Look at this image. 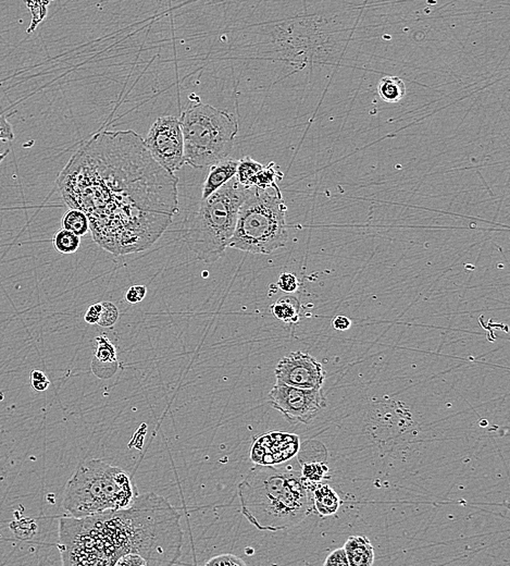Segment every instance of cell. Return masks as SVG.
Segmentation results:
<instances>
[{"mask_svg": "<svg viewBox=\"0 0 510 566\" xmlns=\"http://www.w3.org/2000/svg\"><path fill=\"white\" fill-rule=\"evenodd\" d=\"M348 564L352 566H371L374 564V549L365 536H352L345 543Z\"/></svg>", "mask_w": 510, "mask_h": 566, "instance_id": "obj_13", "label": "cell"}, {"mask_svg": "<svg viewBox=\"0 0 510 566\" xmlns=\"http://www.w3.org/2000/svg\"><path fill=\"white\" fill-rule=\"evenodd\" d=\"M313 511L318 512L322 517H330L339 511L342 500L337 491L329 485L316 484L313 491Z\"/></svg>", "mask_w": 510, "mask_h": 566, "instance_id": "obj_14", "label": "cell"}, {"mask_svg": "<svg viewBox=\"0 0 510 566\" xmlns=\"http://www.w3.org/2000/svg\"><path fill=\"white\" fill-rule=\"evenodd\" d=\"M96 357L101 363H112L117 361V350L108 338L100 335L96 338Z\"/></svg>", "mask_w": 510, "mask_h": 566, "instance_id": "obj_22", "label": "cell"}, {"mask_svg": "<svg viewBox=\"0 0 510 566\" xmlns=\"http://www.w3.org/2000/svg\"><path fill=\"white\" fill-rule=\"evenodd\" d=\"M282 179H283V174L280 170L279 166L276 163H270L268 166H263L260 172L256 174L252 187H258L261 190L274 189L276 191H281L278 183Z\"/></svg>", "mask_w": 510, "mask_h": 566, "instance_id": "obj_18", "label": "cell"}, {"mask_svg": "<svg viewBox=\"0 0 510 566\" xmlns=\"http://www.w3.org/2000/svg\"><path fill=\"white\" fill-rule=\"evenodd\" d=\"M182 547L181 515L154 493L138 495L122 510L59 519L58 549L66 566L114 565L129 553L143 556L148 566L173 565Z\"/></svg>", "mask_w": 510, "mask_h": 566, "instance_id": "obj_2", "label": "cell"}, {"mask_svg": "<svg viewBox=\"0 0 510 566\" xmlns=\"http://www.w3.org/2000/svg\"><path fill=\"white\" fill-rule=\"evenodd\" d=\"M237 165H239V161L226 158L209 167V174L204 183L202 200L210 196L212 193L223 187L226 182L234 178L236 174Z\"/></svg>", "mask_w": 510, "mask_h": 566, "instance_id": "obj_12", "label": "cell"}, {"mask_svg": "<svg viewBox=\"0 0 510 566\" xmlns=\"http://www.w3.org/2000/svg\"><path fill=\"white\" fill-rule=\"evenodd\" d=\"M14 139V128L10 122L7 120L5 115L0 116V141H12ZM9 150H5V153L0 154V163L5 159Z\"/></svg>", "mask_w": 510, "mask_h": 566, "instance_id": "obj_26", "label": "cell"}, {"mask_svg": "<svg viewBox=\"0 0 510 566\" xmlns=\"http://www.w3.org/2000/svg\"><path fill=\"white\" fill-rule=\"evenodd\" d=\"M53 244L59 253L68 255V254L75 253L79 250L81 240H80V237L74 235L71 231L61 229L53 235Z\"/></svg>", "mask_w": 510, "mask_h": 566, "instance_id": "obj_20", "label": "cell"}, {"mask_svg": "<svg viewBox=\"0 0 510 566\" xmlns=\"http://www.w3.org/2000/svg\"><path fill=\"white\" fill-rule=\"evenodd\" d=\"M119 309L111 302H101V314L98 324L104 328H109L118 322Z\"/></svg>", "mask_w": 510, "mask_h": 566, "instance_id": "obj_23", "label": "cell"}, {"mask_svg": "<svg viewBox=\"0 0 510 566\" xmlns=\"http://www.w3.org/2000/svg\"><path fill=\"white\" fill-rule=\"evenodd\" d=\"M263 168V163L254 161L250 156H246L244 158L239 161L235 177H236L239 185H242L246 189H250L253 185L254 178L256 177V174L260 172Z\"/></svg>", "mask_w": 510, "mask_h": 566, "instance_id": "obj_19", "label": "cell"}, {"mask_svg": "<svg viewBox=\"0 0 510 566\" xmlns=\"http://www.w3.org/2000/svg\"><path fill=\"white\" fill-rule=\"evenodd\" d=\"M269 403L291 424H311L326 405L321 389H300L276 382L269 392Z\"/></svg>", "mask_w": 510, "mask_h": 566, "instance_id": "obj_8", "label": "cell"}, {"mask_svg": "<svg viewBox=\"0 0 510 566\" xmlns=\"http://www.w3.org/2000/svg\"><path fill=\"white\" fill-rule=\"evenodd\" d=\"M27 7H29V8H36V10L31 11V12H32L33 16V23L32 25H31V27H32L33 29H35V27H35V25H36L37 23H40V22L42 21V19H44V16H45L46 14V11H42L40 8V7H42V5H47V3H46V5H42V1H40V0H27Z\"/></svg>", "mask_w": 510, "mask_h": 566, "instance_id": "obj_31", "label": "cell"}, {"mask_svg": "<svg viewBox=\"0 0 510 566\" xmlns=\"http://www.w3.org/2000/svg\"><path fill=\"white\" fill-rule=\"evenodd\" d=\"M380 97L387 103H398L406 94L404 82L398 77H385L378 85Z\"/></svg>", "mask_w": 510, "mask_h": 566, "instance_id": "obj_16", "label": "cell"}, {"mask_svg": "<svg viewBox=\"0 0 510 566\" xmlns=\"http://www.w3.org/2000/svg\"><path fill=\"white\" fill-rule=\"evenodd\" d=\"M138 497L127 471L101 460L82 462L64 488L62 508L69 517H84L127 508Z\"/></svg>", "mask_w": 510, "mask_h": 566, "instance_id": "obj_4", "label": "cell"}, {"mask_svg": "<svg viewBox=\"0 0 510 566\" xmlns=\"http://www.w3.org/2000/svg\"><path fill=\"white\" fill-rule=\"evenodd\" d=\"M100 314H101V303H95L87 308L85 313L84 320L87 324L97 325L99 320Z\"/></svg>", "mask_w": 510, "mask_h": 566, "instance_id": "obj_32", "label": "cell"}, {"mask_svg": "<svg viewBox=\"0 0 510 566\" xmlns=\"http://www.w3.org/2000/svg\"><path fill=\"white\" fill-rule=\"evenodd\" d=\"M62 229L71 231L77 237H84L90 232V222L88 218L80 209H70L61 219Z\"/></svg>", "mask_w": 510, "mask_h": 566, "instance_id": "obj_17", "label": "cell"}, {"mask_svg": "<svg viewBox=\"0 0 510 566\" xmlns=\"http://www.w3.org/2000/svg\"><path fill=\"white\" fill-rule=\"evenodd\" d=\"M332 326L337 331H348L352 327V322H350L348 317L339 315V316L335 317L333 322H332Z\"/></svg>", "mask_w": 510, "mask_h": 566, "instance_id": "obj_33", "label": "cell"}, {"mask_svg": "<svg viewBox=\"0 0 510 566\" xmlns=\"http://www.w3.org/2000/svg\"><path fill=\"white\" fill-rule=\"evenodd\" d=\"M179 120L185 163L205 169L229 158L239 132V124L229 113L199 104L182 113Z\"/></svg>", "mask_w": 510, "mask_h": 566, "instance_id": "obj_7", "label": "cell"}, {"mask_svg": "<svg viewBox=\"0 0 510 566\" xmlns=\"http://www.w3.org/2000/svg\"><path fill=\"white\" fill-rule=\"evenodd\" d=\"M31 385L35 391L42 392L49 388L50 381L45 373L42 370H33L31 374Z\"/></svg>", "mask_w": 510, "mask_h": 566, "instance_id": "obj_27", "label": "cell"}, {"mask_svg": "<svg viewBox=\"0 0 510 566\" xmlns=\"http://www.w3.org/2000/svg\"><path fill=\"white\" fill-rule=\"evenodd\" d=\"M276 382L300 389H322L326 372L316 358L300 351L282 358L276 365Z\"/></svg>", "mask_w": 510, "mask_h": 566, "instance_id": "obj_10", "label": "cell"}, {"mask_svg": "<svg viewBox=\"0 0 510 566\" xmlns=\"http://www.w3.org/2000/svg\"><path fill=\"white\" fill-rule=\"evenodd\" d=\"M114 566H148V564L143 556L135 553H129L119 558Z\"/></svg>", "mask_w": 510, "mask_h": 566, "instance_id": "obj_30", "label": "cell"}, {"mask_svg": "<svg viewBox=\"0 0 510 566\" xmlns=\"http://www.w3.org/2000/svg\"><path fill=\"white\" fill-rule=\"evenodd\" d=\"M324 565H350L344 548L337 549L330 553L329 556H326Z\"/></svg>", "mask_w": 510, "mask_h": 566, "instance_id": "obj_28", "label": "cell"}, {"mask_svg": "<svg viewBox=\"0 0 510 566\" xmlns=\"http://www.w3.org/2000/svg\"><path fill=\"white\" fill-rule=\"evenodd\" d=\"M278 287L280 290L283 292L291 293L296 292L300 287V281H298V276L295 274H289V272H284L280 276L279 281H278Z\"/></svg>", "mask_w": 510, "mask_h": 566, "instance_id": "obj_25", "label": "cell"}, {"mask_svg": "<svg viewBox=\"0 0 510 566\" xmlns=\"http://www.w3.org/2000/svg\"><path fill=\"white\" fill-rule=\"evenodd\" d=\"M292 460L274 467L257 465L239 484L243 515L257 530H289L313 513L316 484L306 480L298 458Z\"/></svg>", "mask_w": 510, "mask_h": 566, "instance_id": "obj_3", "label": "cell"}, {"mask_svg": "<svg viewBox=\"0 0 510 566\" xmlns=\"http://www.w3.org/2000/svg\"><path fill=\"white\" fill-rule=\"evenodd\" d=\"M272 315L285 324H298L302 317V304L292 295H285L276 300L270 307Z\"/></svg>", "mask_w": 510, "mask_h": 566, "instance_id": "obj_15", "label": "cell"}, {"mask_svg": "<svg viewBox=\"0 0 510 566\" xmlns=\"http://www.w3.org/2000/svg\"><path fill=\"white\" fill-rule=\"evenodd\" d=\"M145 145L157 163L171 174L184 166V143L180 120L175 117H160L148 131Z\"/></svg>", "mask_w": 510, "mask_h": 566, "instance_id": "obj_9", "label": "cell"}, {"mask_svg": "<svg viewBox=\"0 0 510 566\" xmlns=\"http://www.w3.org/2000/svg\"><path fill=\"white\" fill-rule=\"evenodd\" d=\"M300 449V441L298 435L289 432H268L254 441L250 458L257 465L274 467L294 458Z\"/></svg>", "mask_w": 510, "mask_h": 566, "instance_id": "obj_11", "label": "cell"}, {"mask_svg": "<svg viewBox=\"0 0 510 566\" xmlns=\"http://www.w3.org/2000/svg\"><path fill=\"white\" fill-rule=\"evenodd\" d=\"M300 462V473L306 480L318 484L326 480L329 474V467L324 462Z\"/></svg>", "mask_w": 510, "mask_h": 566, "instance_id": "obj_21", "label": "cell"}, {"mask_svg": "<svg viewBox=\"0 0 510 566\" xmlns=\"http://www.w3.org/2000/svg\"><path fill=\"white\" fill-rule=\"evenodd\" d=\"M248 189L236 177L200 200L184 222L183 239L198 261L215 263L222 257L236 226L237 213Z\"/></svg>", "mask_w": 510, "mask_h": 566, "instance_id": "obj_5", "label": "cell"}, {"mask_svg": "<svg viewBox=\"0 0 510 566\" xmlns=\"http://www.w3.org/2000/svg\"><path fill=\"white\" fill-rule=\"evenodd\" d=\"M146 293H147V289L145 285H133V287H130L129 291L125 294V300L130 304L134 305V304L141 303L144 300Z\"/></svg>", "mask_w": 510, "mask_h": 566, "instance_id": "obj_29", "label": "cell"}, {"mask_svg": "<svg viewBox=\"0 0 510 566\" xmlns=\"http://www.w3.org/2000/svg\"><path fill=\"white\" fill-rule=\"evenodd\" d=\"M178 185L132 130L93 135L57 179L64 203L88 218L93 240L116 256L144 252L162 237L179 213Z\"/></svg>", "mask_w": 510, "mask_h": 566, "instance_id": "obj_1", "label": "cell"}, {"mask_svg": "<svg viewBox=\"0 0 510 566\" xmlns=\"http://www.w3.org/2000/svg\"><path fill=\"white\" fill-rule=\"evenodd\" d=\"M205 564L208 566H245L246 562L239 556L231 554V553H226V554H220V556L209 558Z\"/></svg>", "mask_w": 510, "mask_h": 566, "instance_id": "obj_24", "label": "cell"}, {"mask_svg": "<svg viewBox=\"0 0 510 566\" xmlns=\"http://www.w3.org/2000/svg\"><path fill=\"white\" fill-rule=\"evenodd\" d=\"M287 211L281 191L250 187L228 248L263 255L284 248L289 240Z\"/></svg>", "mask_w": 510, "mask_h": 566, "instance_id": "obj_6", "label": "cell"}]
</instances>
